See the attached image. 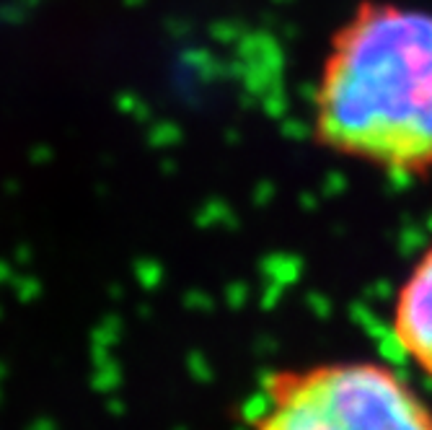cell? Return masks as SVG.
I'll return each instance as SVG.
<instances>
[{
    "label": "cell",
    "mask_w": 432,
    "mask_h": 430,
    "mask_svg": "<svg viewBox=\"0 0 432 430\" xmlns=\"http://www.w3.org/2000/svg\"><path fill=\"white\" fill-rule=\"evenodd\" d=\"M249 430H432V407L378 363L277 371Z\"/></svg>",
    "instance_id": "obj_2"
},
{
    "label": "cell",
    "mask_w": 432,
    "mask_h": 430,
    "mask_svg": "<svg viewBox=\"0 0 432 430\" xmlns=\"http://www.w3.org/2000/svg\"><path fill=\"white\" fill-rule=\"evenodd\" d=\"M394 335L401 350L432 378V247L411 267L394 306Z\"/></svg>",
    "instance_id": "obj_3"
},
{
    "label": "cell",
    "mask_w": 432,
    "mask_h": 430,
    "mask_svg": "<svg viewBox=\"0 0 432 430\" xmlns=\"http://www.w3.org/2000/svg\"><path fill=\"white\" fill-rule=\"evenodd\" d=\"M326 150L388 174L432 169V13L365 0L334 32L313 93Z\"/></svg>",
    "instance_id": "obj_1"
}]
</instances>
